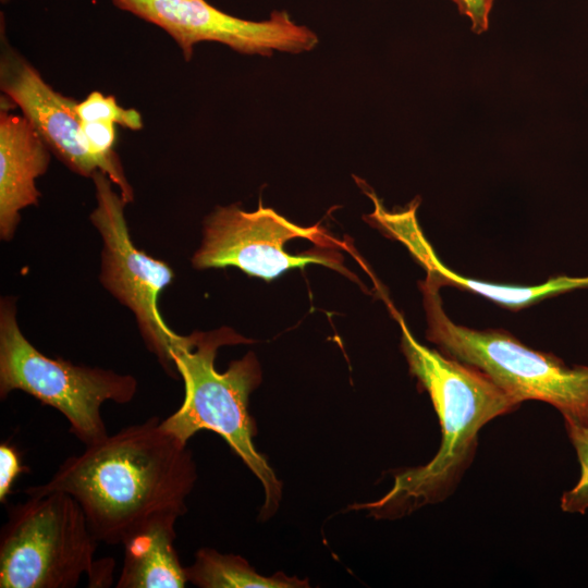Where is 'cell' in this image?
<instances>
[{"label": "cell", "mask_w": 588, "mask_h": 588, "mask_svg": "<svg viewBox=\"0 0 588 588\" xmlns=\"http://www.w3.org/2000/svg\"><path fill=\"white\" fill-rule=\"evenodd\" d=\"M196 478L187 442L154 416L87 445L25 493H69L99 542L123 544L157 518L184 515Z\"/></svg>", "instance_id": "1"}, {"label": "cell", "mask_w": 588, "mask_h": 588, "mask_svg": "<svg viewBox=\"0 0 588 588\" xmlns=\"http://www.w3.org/2000/svg\"><path fill=\"white\" fill-rule=\"evenodd\" d=\"M401 346L411 373L428 392L438 415L442 440L427 464L399 471L382 498L357 509L377 517H399L446 499L469 467L478 433L492 419L514 412L522 403L474 366L418 342L397 314Z\"/></svg>", "instance_id": "2"}, {"label": "cell", "mask_w": 588, "mask_h": 588, "mask_svg": "<svg viewBox=\"0 0 588 588\" xmlns=\"http://www.w3.org/2000/svg\"><path fill=\"white\" fill-rule=\"evenodd\" d=\"M248 342L230 328L177 335L171 357L184 382V400L173 414L162 419V426L184 442L200 430L221 436L260 480L265 489L260 514L268 518L278 509L282 485L253 442L255 428L248 401L261 380L258 360L247 353L223 372L215 367L220 346Z\"/></svg>", "instance_id": "3"}, {"label": "cell", "mask_w": 588, "mask_h": 588, "mask_svg": "<svg viewBox=\"0 0 588 588\" xmlns=\"http://www.w3.org/2000/svg\"><path fill=\"white\" fill-rule=\"evenodd\" d=\"M431 274L420 282L427 339L440 351L474 366L519 403H548L564 422H588V366H568L558 356L532 350L503 329L476 330L455 323L443 308Z\"/></svg>", "instance_id": "4"}, {"label": "cell", "mask_w": 588, "mask_h": 588, "mask_svg": "<svg viewBox=\"0 0 588 588\" xmlns=\"http://www.w3.org/2000/svg\"><path fill=\"white\" fill-rule=\"evenodd\" d=\"M98 542L72 495L28 494L1 529L0 587L73 588L83 574L89 587L110 586L114 563L95 560Z\"/></svg>", "instance_id": "5"}, {"label": "cell", "mask_w": 588, "mask_h": 588, "mask_svg": "<svg viewBox=\"0 0 588 588\" xmlns=\"http://www.w3.org/2000/svg\"><path fill=\"white\" fill-rule=\"evenodd\" d=\"M15 390L59 411L69 420L71 433L87 446L108 436L102 404L131 402L137 381L131 375L46 356L24 336L14 299L5 297L0 304L1 399Z\"/></svg>", "instance_id": "6"}, {"label": "cell", "mask_w": 588, "mask_h": 588, "mask_svg": "<svg viewBox=\"0 0 588 588\" xmlns=\"http://www.w3.org/2000/svg\"><path fill=\"white\" fill-rule=\"evenodd\" d=\"M97 206L90 221L102 238L100 282L136 319L148 350L169 376L176 369L171 347L177 338L158 309V297L172 282L171 267L136 248L124 217L126 201L113 189V183L101 171L93 176Z\"/></svg>", "instance_id": "7"}, {"label": "cell", "mask_w": 588, "mask_h": 588, "mask_svg": "<svg viewBox=\"0 0 588 588\" xmlns=\"http://www.w3.org/2000/svg\"><path fill=\"white\" fill-rule=\"evenodd\" d=\"M128 12L164 30L189 61L195 45L223 44L245 54L271 56L274 51L301 53L314 49L319 38L296 24L285 11H273L264 21L228 14L206 0H111Z\"/></svg>", "instance_id": "8"}, {"label": "cell", "mask_w": 588, "mask_h": 588, "mask_svg": "<svg viewBox=\"0 0 588 588\" xmlns=\"http://www.w3.org/2000/svg\"><path fill=\"white\" fill-rule=\"evenodd\" d=\"M294 238L330 245L320 225L299 226L271 208L259 206L248 212L236 205L218 207L205 220L204 238L192 261L197 269L235 267L264 280L309 264L343 271L327 257L289 254L284 245Z\"/></svg>", "instance_id": "9"}, {"label": "cell", "mask_w": 588, "mask_h": 588, "mask_svg": "<svg viewBox=\"0 0 588 588\" xmlns=\"http://www.w3.org/2000/svg\"><path fill=\"white\" fill-rule=\"evenodd\" d=\"M0 89L36 130L50 151L71 171L91 177L103 172L126 203L134 200L120 159L99 156L90 147L77 113V101L53 89L5 36L1 13Z\"/></svg>", "instance_id": "10"}, {"label": "cell", "mask_w": 588, "mask_h": 588, "mask_svg": "<svg viewBox=\"0 0 588 588\" xmlns=\"http://www.w3.org/2000/svg\"><path fill=\"white\" fill-rule=\"evenodd\" d=\"M369 197L375 204V211L370 217L390 235L406 245L427 273L437 278L443 286L469 291L513 311L566 292L588 289V275H556L536 285L498 284L466 278L448 268L426 240L416 217L418 198L403 210L388 211L375 193H370Z\"/></svg>", "instance_id": "11"}, {"label": "cell", "mask_w": 588, "mask_h": 588, "mask_svg": "<svg viewBox=\"0 0 588 588\" xmlns=\"http://www.w3.org/2000/svg\"><path fill=\"white\" fill-rule=\"evenodd\" d=\"M51 151L22 114L0 110V236L10 241L21 210L36 206L40 192L36 179L45 174Z\"/></svg>", "instance_id": "12"}, {"label": "cell", "mask_w": 588, "mask_h": 588, "mask_svg": "<svg viewBox=\"0 0 588 588\" xmlns=\"http://www.w3.org/2000/svg\"><path fill=\"white\" fill-rule=\"evenodd\" d=\"M176 520L174 516L157 518L123 542L118 588H183L188 583L174 548Z\"/></svg>", "instance_id": "13"}, {"label": "cell", "mask_w": 588, "mask_h": 588, "mask_svg": "<svg viewBox=\"0 0 588 588\" xmlns=\"http://www.w3.org/2000/svg\"><path fill=\"white\" fill-rule=\"evenodd\" d=\"M187 581L201 588H304L307 579H298L283 573L272 576L258 574L246 560L234 554H222L215 549L203 548L195 561L185 567Z\"/></svg>", "instance_id": "14"}, {"label": "cell", "mask_w": 588, "mask_h": 588, "mask_svg": "<svg viewBox=\"0 0 588 588\" xmlns=\"http://www.w3.org/2000/svg\"><path fill=\"white\" fill-rule=\"evenodd\" d=\"M76 109L82 121H109L131 131L144 127L142 115L136 109H126L118 103L115 97L98 90L78 101Z\"/></svg>", "instance_id": "15"}, {"label": "cell", "mask_w": 588, "mask_h": 588, "mask_svg": "<svg viewBox=\"0 0 588 588\" xmlns=\"http://www.w3.org/2000/svg\"><path fill=\"white\" fill-rule=\"evenodd\" d=\"M568 438L580 464L577 483L561 498V509L566 513L584 514L588 510V422H564Z\"/></svg>", "instance_id": "16"}, {"label": "cell", "mask_w": 588, "mask_h": 588, "mask_svg": "<svg viewBox=\"0 0 588 588\" xmlns=\"http://www.w3.org/2000/svg\"><path fill=\"white\" fill-rule=\"evenodd\" d=\"M82 124L86 138L95 152L105 158L119 159L113 150L117 140V124L109 121H82Z\"/></svg>", "instance_id": "17"}, {"label": "cell", "mask_w": 588, "mask_h": 588, "mask_svg": "<svg viewBox=\"0 0 588 588\" xmlns=\"http://www.w3.org/2000/svg\"><path fill=\"white\" fill-rule=\"evenodd\" d=\"M28 468L22 465L21 455L13 444H0V501L7 502L8 494L16 477L27 473Z\"/></svg>", "instance_id": "18"}, {"label": "cell", "mask_w": 588, "mask_h": 588, "mask_svg": "<svg viewBox=\"0 0 588 588\" xmlns=\"http://www.w3.org/2000/svg\"><path fill=\"white\" fill-rule=\"evenodd\" d=\"M456 4L460 14L470 21V29L475 34H482L489 28V15L493 0H451Z\"/></svg>", "instance_id": "19"}, {"label": "cell", "mask_w": 588, "mask_h": 588, "mask_svg": "<svg viewBox=\"0 0 588 588\" xmlns=\"http://www.w3.org/2000/svg\"><path fill=\"white\" fill-rule=\"evenodd\" d=\"M0 1H1V3L5 4V3L10 2L11 0H0Z\"/></svg>", "instance_id": "20"}]
</instances>
